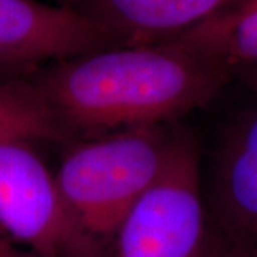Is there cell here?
<instances>
[{"instance_id":"obj_3","label":"cell","mask_w":257,"mask_h":257,"mask_svg":"<svg viewBox=\"0 0 257 257\" xmlns=\"http://www.w3.org/2000/svg\"><path fill=\"white\" fill-rule=\"evenodd\" d=\"M0 236L37 257H103L28 139H0Z\"/></svg>"},{"instance_id":"obj_2","label":"cell","mask_w":257,"mask_h":257,"mask_svg":"<svg viewBox=\"0 0 257 257\" xmlns=\"http://www.w3.org/2000/svg\"><path fill=\"white\" fill-rule=\"evenodd\" d=\"M179 133L165 124L90 138L69 149L55 179L83 230L104 246L160 176Z\"/></svg>"},{"instance_id":"obj_8","label":"cell","mask_w":257,"mask_h":257,"mask_svg":"<svg viewBox=\"0 0 257 257\" xmlns=\"http://www.w3.org/2000/svg\"><path fill=\"white\" fill-rule=\"evenodd\" d=\"M170 42L233 72L257 66V0H239Z\"/></svg>"},{"instance_id":"obj_9","label":"cell","mask_w":257,"mask_h":257,"mask_svg":"<svg viewBox=\"0 0 257 257\" xmlns=\"http://www.w3.org/2000/svg\"><path fill=\"white\" fill-rule=\"evenodd\" d=\"M63 140L67 138L33 83L25 79L0 80V139Z\"/></svg>"},{"instance_id":"obj_1","label":"cell","mask_w":257,"mask_h":257,"mask_svg":"<svg viewBox=\"0 0 257 257\" xmlns=\"http://www.w3.org/2000/svg\"><path fill=\"white\" fill-rule=\"evenodd\" d=\"M231 69L175 42L113 46L56 60L32 80L69 135L165 124L213 100Z\"/></svg>"},{"instance_id":"obj_6","label":"cell","mask_w":257,"mask_h":257,"mask_svg":"<svg viewBox=\"0 0 257 257\" xmlns=\"http://www.w3.org/2000/svg\"><path fill=\"white\" fill-rule=\"evenodd\" d=\"M211 202L227 243L257 257V111L236 120L220 140Z\"/></svg>"},{"instance_id":"obj_11","label":"cell","mask_w":257,"mask_h":257,"mask_svg":"<svg viewBox=\"0 0 257 257\" xmlns=\"http://www.w3.org/2000/svg\"><path fill=\"white\" fill-rule=\"evenodd\" d=\"M0 257H37L0 236Z\"/></svg>"},{"instance_id":"obj_4","label":"cell","mask_w":257,"mask_h":257,"mask_svg":"<svg viewBox=\"0 0 257 257\" xmlns=\"http://www.w3.org/2000/svg\"><path fill=\"white\" fill-rule=\"evenodd\" d=\"M199 156L177 135L163 175L116 231L117 257H203L209 246Z\"/></svg>"},{"instance_id":"obj_5","label":"cell","mask_w":257,"mask_h":257,"mask_svg":"<svg viewBox=\"0 0 257 257\" xmlns=\"http://www.w3.org/2000/svg\"><path fill=\"white\" fill-rule=\"evenodd\" d=\"M117 46L82 12L36 0H0V80L22 79L67 57Z\"/></svg>"},{"instance_id":"obj_13","label":"cell","mask_w":257,"mask_h":257,"mask_svg":"<svg viewBox=\"0 0 257 257\" xmlns=\"http://www.w3.org/2000/svg\"><path fill=\"white\" fill-rule=\"evenodd\" d=\"M250 83H251V86L254 87V90L257 92V66H253V67H250Z\"/></svg>"},{"instance_id":"obj_12","label":"cell","mask_w":257,"mask_h":257,"mask_svg":"<svg viewBox=\"0 0 257 257\" xmlns=\"http://www.w3.org/2000/svg\"><path fill=\"white\" fill-rule=\"evenodd\" d=\"M57 3V6H62V8H70V9H74L82 0H55Z\"/></svg>"},{"instance_id":"obj_7","label":"cell","mask_w":257,"mask_h":257,"mask_svg":"<svg viewBox=\"0 0 257 257\" xmlns=\"http://www.w3.org/2000/svg\"><path fill=\"white\" fill-rule=\"evenodd\" d=\"M239 0H82L74 9L106 29L117 46L170 42Z\"/></svg>"},{"instance_id":"obj_10","label":"cell","mask_w":257,"mask_h":257,"mask_svg":"<svg viewBox=\"0 0 257 257\" xmlns=\"http://www.w3.org/2000/svg\"><path fill=\"white\" fill-rule=\"evenodd\" d=\"M203 257H250L246 253H243L241 250L231 246L229 243L224 244H211L206 248V253Z\"/></svg>"}]
</instances>
